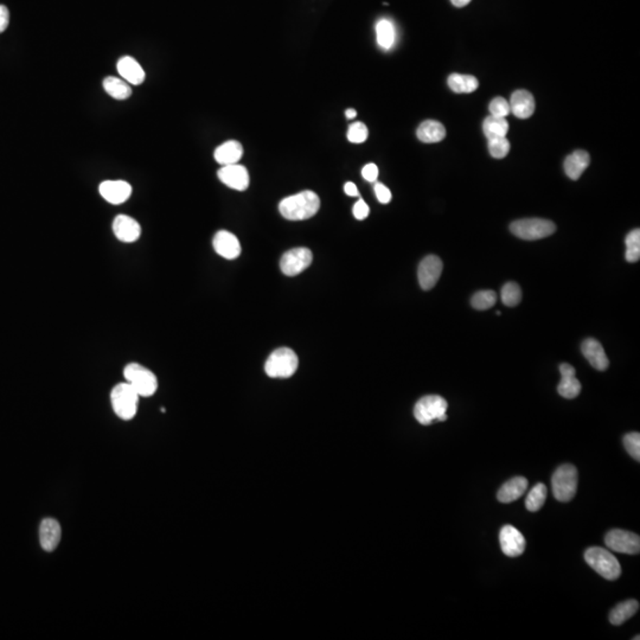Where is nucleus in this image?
<instances>
[{
    "label": "nucleus",
    "instance_id": "nucleus-14",
    "mask_svg": "<svg viewBox=\"0 0 640 640\" xmlns=\"http://www.w3.org/2000/svg\"><path fill=\"white\" fill-rule=\"evenodd\" d=\"M99 192L105 201L119 206L130 199L132 186L125 181H106L100 184Z\"/></svg>",
    "mask_w": 640,
    "mask_h": 640
},
{
    "label": "nucleus",
    "instance_id": "nucleus-34",
    "mask_svg": "<svg viewBox=\"0 0 640 640\" xmlns=\"http://www.w3.org/2000/svg\"><path fill=\"white\" fill-rule=\"evenodd\" d=\"M501 296H502L503 304L508 307L517 306L521 299V287L516 282H506L503 286Z\"/></svg>",
    "mask_w": 640,
    "mask_h": 640
},
{
    "label": "nucleus",
    "instance_id": "nucleus-38",
    "mask_svg": "<svg viewBox=\"0 0 640 640\" xmlns=\"http://www.w3.org/2000/svg\"><path fill=\"white\" fill-rule=\"evenodd\" d=\"M489 109H490L491 115L497 116V118H506L511 113L509 101L504 98H494L491 101Z\"/></svg>",
    "mask_w": 640,
    "mask_h": 640
},
{
    "label": "nucleus",
    "instance_id": "nucleus-23",
    "mask_svg": "<svg viewBox=\"0 0 640 640\" xmlns=\"http://www.w3.org/2000/svg\"><path fill=\"white\" fill-rule=\"evenodd\" d=\"M528 479L524 477H515L503 484L497 494V499L501 503H512L521 498L528 489Z\"/></svg>",
    "mask_w": 640,
    "mask_h": 640
},
{
    "label": "nucleus",
    "instance_id": "nucleus-15",
    "mask_svg": "<svg viewBox=\"0 0 640 640\" xmlns=\"http://www.w3.org/2000/svg\"><path fill=\"white\" fill-rule=\"evenodd\" d=\"M113 233L119 241L133 243L142 235V227L135 218L127 215H118L113 221Z\"/></svg>",
    "mask_w": 640,
    "mask_h": 640
},
{
    "label": "nucleus",
    "instance_id": "nucleus-20",
    "mask_svg": "<svg viewBox=\"0 0 640 640\" xmlns=\"http://www.w3.org/2000/svg\"><path fill=\"white\" fill-rule=\"evenodd\" d=\"M116 69L121 79H125L130 84L139 86L145 81V71L139 64L138 61L130 56H123L119 59Z\"/></svg>",
    "mask_w": 640,
    "mask_h": 640
},
{
    "label": "nucleus",
    "instance_id": "nucleus-4",
    "mask_svg": "<svg viewBox=\"0 0 640 640\" xmlns=\"http://www.w3.org/2000/svg\"><path fill=\"white\" fill-rule=\"evenodd\" d=\"M299 360L292 349H277L269 355L265 364V372L272 379H289L294 375Z\"/></svg>",
    "mask_w": 640,
    "mask_h": 640
},
{
    "label": "nucleus",
    "instance_id": "nucleus-7",
    "mask_svg": "<svg viewBox=\"0 0 640 640\" xmlns=\"http://www.w3.org/2000/svg\"><path fill=\"white\" fill-rule=\"evenodd\" d=\"M447 408L448 403L441 396H423L415 404V419L423 426H429L434 421L443 422L447 420Z\"/></svg>",
    "mask_w": 640,
    "mask_h": 640
},
{
    "label": "nucleus",
    "instance_id": "nucleus-45",
    "mask_svg": "<svg viewBox=\"0 0 640 640\" xmlns=\"http://www.w3.org/2000/svg\"><path fill=\"white\" fill-rule=\"evenodd\" d=\"M345 116L348 119L356 118V116H357V112H356V109H353V108H349V109L345 111Z\"/></svg>",
    "mask_w": 640,
    "mask_h": 640
},
{
    "label": "nucleus",
    "instance_id": "nucleus-31",
    "mask_svg": "<svg viewBox=\"0 0 640 640\" xmlns=\"http://www.w3.org/2000/svg\"><path fill=\"white\" fill-rule=\"evenodd\" d=\"M547 494H548V489L544 484L538 482L533 486L526 499V508L528 511L536 512L538 510H541L542 506L544 505Z\"/></svg>",
    "mask_w": 640,
    "mask_h": 640
},
{
    "label": "nucleus",
    "instance_id": "nucleus-27",
    "mask_svg": "<svg viewBox=\"0 0 640 640\" xmlns=\"http://www.w3.org/2000/svg\"><path fill=\"white\" fill-rule=\"evenodd\" d=\"M103 88L107 94L115 100H126L132 95L130 83H127L125 79L114 77V76H108L103 79Z\"/></svg>",
    "mask_w": 640,
    "mask_h": 640
},
{
    "label": "nucleus",
    "instance_id": "nucleus-29",
    "mask_svg": "<svg viewBox=\"0 0 640 640\" xmlns=\"http://www.w3.org/2000/svg\"><path fill=\"white\" fill-rule=\"evenodd\" d=\"M376 38L379 47L389 50L395 44L396 31L394 24L389 20H379L376 24Z\"/></svg>",
    "mask_w": 640,
    "mask_h": 640
},
{
    "label": "nucleus",
    "instance_id": "nucleus-26",
    "mask_svg": "<svg viewBox=\"0 0 640 640\" xmlns=\"http://www.w3.org/2000/svg\"><path fill=\"white\" fill-rule=\"evenodd\" d=\"M639 609V602L637 600H626L624 602L616 604V607L609 613V621L611 624L616 626H620L624 624L625 621L631 619Z\"/></svg>",
    "mask_w": 640,
    "mask_h": 640
},
{
    "label": "nucleus",
    "instance_id": "nucleus-32",
    "mask_svg": "<svg viewBox=\"0 0 640 640\" xmlns=\"http://www.w3.org/2000/svg\"><path fill=\"white\" fill-rule=\"evenodd\" d=\"M626 243V254L625 259L628 262H637L640 259V230L634 229L628 233L627 236L625 238Z\"/></svg>",
    "mask_w": 640,
    "mask_h": 640
},
{
    "label": "nucleus",
    "instance_id": "nucleus-18",
    "mask_svg": "<svg viewBox=\"0 0 640 640\" xmlns=\"http://www.w3.org/2000/svg\"><path fill=\"white\" fill-rule=\"evenodd\" d=\"M62 529L59 521L54 518H45L40 526V547L47 553H52L57 548L61 541Z\"/></svg>",
    "mask_w": 640,
    "mask_h": 640
},
{
    "label": "nucleus",
    "instance_id": "nucleus-8",
    "mask_svg": "<svg viewBox=\"0 0 640 640\" xmlns=\"http://www.w3.org/2000/svg\"><path fill=\"white\" fill-rule=\"evenodd\" d=\"M510 230L518 238L535 241L553 235L556 231V225L554 222L543 218H526L512 222Z\"/></svg>",
    "mask_w": 640,
    "mask_h": 640
},
{
    "label": "nucleus",
    "instance_id": "nucleus-40",
    "mask_svg": "<svg viewBox=\"0 0 640 640\" xmlns=\"http://www.w3.org/2000/svg\"><path fill=\"white\" fill-rule=\"evenodd\" d=\"M352 213H353V216H355L357 220L363 221V220H365V218L369 216L370 208H369V206H367V203H365L363 199H358V201L353 206Z\"/></svg>",
    "mask_w": 640,
    "mask_h": 640
},
{
    "label": "nucleus",
    "instance_id": "nucleus-43",
    "mask_svg": "<svg viewBox=\"0 0 640 640\" xmlns=\"http://www.w3.org/2000/svg\"><path fill=\"white\" fill-rule=\"evenodd\" d=\"M344 191H345V194L348 195V196H351V197H358L360 196L357 186L351 182H348L344 185Z\"/></svg>",
    "mask_w": 640,
    "mask_h": 640
},
{
    "label": "nucleus",
    "instance_id": "nucleus-44",
    "mask_svg": "<svg viewBox=\"0 0 640 640\" xmlns=\"http://www.w3.org/2000/svg\"><path fill=\"white\" fill-rule=\"evenodd\" d=\"M470 1L471 0H450V3L455 5V6H457V8H464V6H466Z\"/></svg>",
    "mask_w": 640,
    "mask_h": 640
},
{
    "label": "nucleus",
    "instance_id": "nucleus-41",
    "mask_svg": "<svg viewBox=\"0 0 640 640\" xmlns=\"http://www.w3.org/2000/svg\"><path fill=\"white\" fill-rule=\"evenodd\" d=\"M362 176L367 182L374 183L379 178V167L376 164H367L362 170Z\"/></svg>",
    "mask_w": 640,
    "mask_h": 640
},
{
    "label": "nucleus",
    "instance_id": "nucleus-39",
    "mask_svg": "<svg viewBox=\"0 0 640 640\" xmlns=\"http://www.w3.org/2000/svg\"><path fill=\"white\" fill-rule=\"evenodd\" d=\"M374 189H375L376 197L379 199V203L388 204V203L391 201L390 190L388 189L387 186L384 185V184H382V183H376Z\"/></svg>",
    "mask_w": 640,
    "mask_h": 640
},
{
    "label": "nucleus",
    "instance_id": "nucleus-12",
    "mask_svg": "<svg viewBox=\"0 0 640 640\" xmlns=\"http://www.w3.org/2000/svg\"><path fill=\"white\" fill-rule=\"evenodd\" d=\"M218 178L224 185L237 191H245L249 186L248 170L245 166L233 164L222 166L218 172Z\"/></svg>",
    "mask_w": 640,
    "mask_h": 640
},
{
    "label": "nucleus",
    "instance_id": "nucleus-21",
    "mask_svg": "<svg viewBox=\"0 0 640 640\" xmlns=\"http://www.w3.org/2000/svg\"><path fill=\"white\" fill-rule=\"evenodd\" d=\"M510 109L518 119H528L535 112V100L531 93L524 89L516 91L510 99Z\"/></svg>",
    "mask_w": 640,
    "mask_h": 640
},
{
    "label": "nucleus",
    "instance_id": "nucleus-42",
    "mask_svg": "<svg viewBox=\"0 0 640 640\" xmlns=\"http://www.w3.org/2000/svg\"><path fill=\"white\" fill-rule=\"evenodd\" d=\"M10 23V12L4 5H0V33L8 29Z\"/></svg>",
    "mask_w": 640,
    "mask_h": 640
},
{
    "label": "nucleus",
    "instance_id": "nucleus-6",
    "mask_svg": "<svg viewBox=\"0 0 640 640\" xmlns=\"http://www.w3.org/2000/svg\"><path fill=\"white\" fill-rule=\"evenodd\" d=\"M127 383L133 388L140 397H150L158 389V379L150 369L138 363H130L123 370Z\"/></svg>",
    "mask_w": 640,
    "mask_h": 640
},
{
    "label": "nucleus",
    "instance_id": "nucleus-37",
    "mask_svg": "<svg viewBox=\"0 0 640 640\" xmlns=\"http://www.w3.org/2000/svg\"><path fill=\"white\" fill-rule=\"evenodd\" d=\"M369 135L367 127L363 123H353L349 127L348 140L352 144H362Z\"/></svg>",
    "mask_w": 640,
    "mask_h": 640
},
{
    "label": "nucleus",
    "instance_id": "nucleus-16",
    "mask_svg": "<svg viewBox=\"0 0 640 640\" xmlns=\"http://www.w3.org/2000/svg\"><path fill=\"white\" fill-rule=\"evenodd\" d=\"M213 249L220 257L227 260H235L241 254V245L234 234L227 230H220L213 236Z\"/></svg>",
    "mask_w": 640,
    "mask_h": 640
},
{
    "label": "nucleus",
    "instance_id": "nucleus-33",
    "mask_svg": "<svg viewBox=\"0 0 640 640\" xmlns=\"http://www.w3.org/2000/svg\"><path fill=\"white\" fill-rule=\"evenodd\" d=\"M497 301V294L494 291H479L471 298V305L472 307L478 310V311H485L489 308L494 307Z\"/></svg>",
    "mask_w": 640,
    "mask_h": 640
},
{
    "label": "nucleus",
    "instance_id": "nucleus-3",
    "mask_svg": "<svg viewBox=\"0 0 640 640\" xmlns=\"http://www.w3.org/2000/svg\"><path fill=\"white\" fill-rule=\"evenodd\" d=\"M139 397L127 382L116 384L111 393L112 407L116 416L125 421L133 419L138 411Z\"/></svg>",
    "mask_w": 640,
    "mask_h": 640
},
{
    "label": "nucleus",
    "instance_id": "nucleus-36",
    "mask_svg": "<svg viewBox=\"0 0 640 640\" xmlns=\"http://www.w3.org/2000/svg\"><path fill=\"white\" fill-rule=\"evenodd\" d=\"M624 446L634 460L640 462V434L637 432L628 433L624 436Z\"/></svg>",
    "mask_w": 640,
    "mask_h": 640
},
{
    "label": "nucleus",
    "instance_id": "nucleus-5",
    "mask_svg": "<svg viewBox=\"0 0 640 640\" xmlns=\"http://www.w3.org/2000/svg\"><path fill=\"white\" fill-rule=\"evenodd\" d=\"M577 467L570 464H565L557 467L551 477V487H553L554 497L558 502L567 503L573 499L577 494Z\"/></svg>",
    "mask_w": 640,
    "mask_h": 640
},
{
    "label": "nucleus",
    "instance_id": "nucleus-17",
    "mask_svg": "<svg viewBox=\"0 0 640 640\" xmlns=\"http://www.w3.org/2000/svg\"><path fill=\"white\" fill-rule=\"evenodd\" d=\"M561 382L557 386V393L565 399H575L581 393L580 381L577 379L575 369L570 364L563 363L560 365Z\"/></svg>",
    "mask_w": 640,
    "mask_h": 640
},
{
    "label": "nucleus",
    "instance_id": "nucleus-30",
    "mask_svg": "<svg viewBox=\"0 0 640 640\" xmlns=\"http://www.w3.org/2000/svg\"><path fill=\"white\" fill-rule=\"evenodd\" d=\"M482 130L487 139L502 138L506 137L509 132V123L505 118L487 116L482 123Z\"/></svg>",
    "mask_w": 640,
    "mask_h": 640
},
{
    "label": "nucleus",
    "instance_id": "nucleus-28",
    "mask_svg": "<svg viewBox=\"0 0 640 640\" xmlns=\"http://www.w3.org/2000/svg\"><path fill=\"white\" fill-rule=\"evenodd\" d=\"M448 87L457 94H467L473 93L479 87L478 79L472 75H462V74H452L447 79Z\"/></svg>",
    "mask_w": 640,
    "mask_h": 640
},
{
    "label": "nucleus",
    "instance_id": "nucleus-24",
    "mask_svg": "<svg viewBox=\"0 0 640 640\" xmlns=\"http://www.w3.org/2000/svg\"><path fill=\"white\" fill-rule=\"evenodd\" d=\"M591 158L589 154L584 150H577L572 154H569L565 160V172L570 179L577 181L581 177V174L585 172L586 169L588 167Z\"/></svg>",
    "mask_w": 640,
    "mask_h": 640
},
{
    "label": "nucleus",
    "instance_id": "nucleus-25",
    "mask_svg": "<svg viewBox=\"0 0 640 640\" xmlns=\"http://www.w3.org/2000/svg\"><path fill=\"white\" fill-rule=\"evenodd\" d=\"M419 140L426 144H434L446 138V128L443 123L435 120H426L416 130Z\"/></svg>",
    "mask_w": 640,
    "mask_h": 640
},
{
    "label": "nucleus",
    "instance_id": "nucleus-11",
    "mask_svg": "<svg viewBox=\"0 0 640 640\" xmlns=\"http://www.w3.org/2000/svg\"><path fill=\"white\" fill-rule=\"evenodd\" d=\"M443 267V261L436 255H428L420 262L418 277L423 291H429L434 287L441 277Z\"/></svg>",
    "mask_w": 640,
    "mask_h": 640
},
{
    "label": "nucleus",
    "instance_id": "nucleus-1",
    "mask_svg": "<svg viewBox=\"0 0 640 640\" xmlns=\"http://www.w3.org/2000/svg\"><path fill=\"white\" fill-rule=\"evenodd\" d=\"M320 209V199L313 191H303L286 197L279 204V211L289 221H305Z\"/></svg>",
    "mask_w": 640,
    "mask_h": 640
},
{
    "label": "nucleus",
    "instance_id": "nucleus-9",
    "mask_svg": "<svg viewBox=\"0 0 640 640\" xmlns=\"http://www.w3.org/2000/svg\"><path fill=\"white\" fill-rule=\"evenodd\" d=\"M604 544L616 553L637 555L640 553V538L637 533L626 530H611L604 536Z\"/></svg>",
    "mask_w": 640,
    "mask_h": 640
},
{
    "label": "nucleus",
    "instance_id": "nucleus-13",
    "mask_svg": "<svg viewBox=\"0 0 640 640\" xmlns=\"http://www.w3.org/2000/svg\"><path fill=\"white\" fill-rule=\"evenodd\" d=\"M499 542L503 553L505 554L506 556H521L526 549V538L521 535V531H518L512 526H503L499 533Z\"/></svg>",
    "mask_w": 640,
    "mask_h": 640
},
{
    "label": "nucleus",
    "instance_id": "nucleus-10",
    "mask_svg": "<svg viewBox=\"0 0 640 640\" xmlns=\"http://www.w3.org/2000/svg\"><path fill=\"white\" fill-rule=\"evenodd\" d=\"M312 252L308 248L291 249L282 255L280 260L281 272L287 277H296L304 272L312 264Z\"/></svg>",
    "mask_w": 640,
    "mask_h": 640
},
{
    "label": "nucleus",
    "instance_id": "nucleus-19",
    "mask_svg": "<svg viewBox=\"0 0 640 640\" xmlns=\"http://www.w3.org/2000/svg\"><path fill=\"white\" fill-rule=\"evenodd\" d=\"M581 351L584 353L589 363L592 364L594 369L599 372H604L609 367V360L604 353V348L600 342L594 338L586 340L581 345Z\"/></svg>",
    "mask_w": 640,
    "mask_h": 640
},
{
    "label": "nucleus",
    "instance_id": "nucleus-46",
    "mask_svg": "<svg viewBox=\"0 0 640 640\" xmlns=\"http://www.w3.org/2000/svg\"><path fill=\"white\" fill-rule=\"evenodd\" d=\"M639 638H640L639 636H637V637H634V638H633V639H634V640H639Z\"/></svg>",
    "mask_w": 640,
    "mask_h": 640
},
{
    "label": "nucleus",
    "instance_id": "nucleus-35",
    "mask_svg": "<svg viewBox=\"0 0 640 640\" xmlns=\"http://www.w3.org/2000/svg\"><path fill=\"white\" fill-rule=\"evenodd\" d=\"M489 151H490V154L494 158H505L510 152L509 140L505 137L489 139Z\"/></svg>",
    "mask_w": 640,
    "mask_h": 640
},
{
    "label": "nucleus",
    "instance_id": "nucleus-2",
    "mask_svg": "<svg viewBox=\"0 0 640 640\" xmlns=\"http://www.w3.org/2000/svg\"><path fill=\"white\" fill-rule=\"evenodd\" d=\"M585 560L591 568L606 580L614 581L620 577V563L609 550L600 547L588 548L586 550Z\"/></svg>",
    "mask_w": 640,
    "mask_h": 640
},
{
    "label": "nucleus",
    "instance_id": "nucleus-22",
    "mask_svg": "<svg viewBox=\"0 0 640 640\" xmlns=\"http://www.w3.org/2000/svg\"><path fill=\"white\" fill-rule=\"evenodd\" d=\"M243 155V147L236 140H229L220 145L215 150V160L222 166L233 165L240 162Z\"/></svg>",
    "mask_w": 640,
    "mask_h": 640
}]
</instances>
